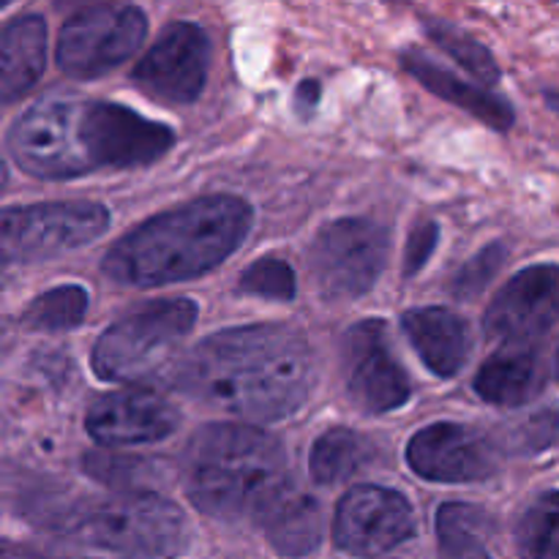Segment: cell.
I'll return each mask as SVG.
<instances>
[{
	"label": "cell",
	"mask_w": 559,
	"mask_h": 559,
	"mask_svg": "<svg viewBox=\"0 0 559 559\" xmlns=\"http://www.w3.org/2000/svg\"><path fill=\"white\" fill-rule=\"evenodd\" d=\"M473 559H489V557H486V555H484V551H480V555H475Z\"/></svg>",
	"instance_id": "35"
},
{
	"label": "cell",
	"mask_w": 559,
	"mask_h": 559,
	"mask_svg": "<svg viewBox=\"0 0 559 559\" xmlns=\"http://www.w3.org/2000/svg\"><path fill=\"white\" fill-rule=\"evenodd\" d=\"M426 33H429V38L442 49V52L451 55L459 66H464L469 74L478 76L484 85L500 82V69H497L489 49L480 41H475V38L469 36V33H464L462 27L442 20H429L426 22Z\"/></svg>",
	"instance_id": "26"
},
{
	"label": "cell",
	"mask_w": 559,
	"mask_h": 559,
	"mask_svg": "<svg viewBox=\"0 0 559 559\" xmlns=\"http://www.w3.org/2000/svg\"><path fill=\"white\" fill-rule=\"evenodd\" d=\"M87 306H91V298H87L85 289L76 287V284H66V287H55L38 295L22 314V325L27 331L44 333L71 331L85 320Z\"/></svg>",
	"instance_id": "24"
},
{
	"label": "cell",
	"mask_w": 559,
	"mask_h": 559,
	"mask_svg": "<svg viewBox=\"0 0 559 559\" xmlns=\"http://www.w3.org/2000/svg\"><path fill=\"white\" fill-rule=\"evenodd\" d=\"M559 322V265H533L511 278L486 309L495 342L533 344Z\"/></svg>",
	"instance_id": "14"
},
{
	"label": "cell",
	"mask_w": 559,
	"mask_h": 559,
	"mask_svg": "<svg viewBox=\"0 0 559 559\" xmlns=\"http://www.w3.org/2000/svg\"><path fill=\"white\" fill-rule=\"evenodd\" d=\"M544 382L546 369L538 349L533 344H506L480 366L475 391L497 407H522L538 396Z\"/></svg>",
	"instance_id": "17"
},
{
	"label": "cell",
	"mask_w": 559,
	"mask_h": 559,
	"mask_svg": "<svg viewBox=\"0 0 559 559\" xmlns=\"http://www.w3.org/2000/svg\"><path fill=\"white\" fill-rule=\"evenodd\" d=\"M249 227L251 207L240 197H202L126 233L104 257V273L140 289L189 282L222 265Z\"/></svg>",
	"instance_id": "2"
},
{
	"label": "cell",
	"mask_w": 559,
	"mask_h": 559,
	"mask_svg": "<svg viewBox=\"0 0 559 559\" xmlns=\"http://www.w3.org/2000/svg\"><path fill=\"white\" fill-rule=\"evenodd\" d=\"M151 467L142 459H109V456H85V469L96 480L112 486H136L145 480V469Z\"/></svg>",
	"instance_id": "30"
},
{
	"label": "cell",
	"mask_w": 559,
	"mask_h": 559,
	"mask_svg": "<svg viewBox=\"0 0 559 559\" xmlns=\"http://www.w3.org/2000/svg\"><path fill=\"white\" fill-rule=\"evenodd\" d=\"M11 3V0H3V5H9Z\"/></svg>",
	"instance_id": "36"
},
{
	"label": "cell",
	"mask_w": 559,
	"mask_h": 559,
	"mask_svg": "<svg viewBox=\"0 0 559 559\" xmlns=\"http://www.w3.org/2000/svg\"><path fill=\"white\" fill-rule=\"evenodd\" d=\"M267 540L278 555L304 557L322 540V508L309 495L289 489L262 519Z\"/></svg>",
	"instance_id": "21"
},
{
	"label": "cell",
	"mask_w": 559,
	"mask_h": 559,
	"mask_svg": "<svg viewBox=\"0 0 559 559\" xmlns=\"http://www.w3.org/2000/svg\"><path fill=\"white\" fill-rule=\"evenodd\" d=\"M47 66V22L38 14L16 16L0 38V96L5 104L25 96Z\"/></svg>",
	"instance_id": "20"
},
{
	"label": "cell",
	"mask_w": 559,
	"mask_h": 559,
	"mask_svg": "<svg viewBox=\"0 0 559 559\" xmlns=\"http://www.w3.org/2000/svg\"><path fill=\"white\" fill-rule=\"evenodd\" d=\"M407 464L437 484H473L497 469L495 448L473 429L459 424H435L409 440Z\"/></svg>",
	"instance_id": "15"
},
{
	"label": "cell",
	"mask_w": 559,
	"mask_h": 559,
	"mask_svg": "<svg viewBox=\"0 0 559 559\" xmlns=\"http://www.w3.org/2000/svg\"><path fill=\"white\" fill-rule=\"evenodd\" d=\"M178 424V409L153 391L109 393L87 409L85 418L87 435L104 448L158 442L173 435Z\"/></svg>",
	"instance_id": "16"
},
{
	"label": "cell",
	"mask_w": 559,
	"mask_h": 559,
	"mask_svg": "<svg viewBox=\"0 0 559 559\" xmlns=\"http://www.w3.org/2000/svg\"><path fill=\"white\" fill-rule=\"evenodd\" d=\"M437 240H440V227L437 224L424 222L413 229L407 240V251H404V276H415L429 262L431 251L437 249Z\"/></svg>",
	"instance_id": "31"
},
{
	"label": "cell",
	"mask_w": 559,
	"mask_h": 559,
	"mask_svg": "<svg viewBox=\"0 0 559 559\" xmlns=\"http://www.w3.org/2000/svg\"><path fill=\"white\" fill-rule=\"evenodd\" d=\"M238 289L246 295H257V298H273V300H293L295 298V273L289 262L282 257H262V260L251 262L243 273H240Z\"/></svg>",
	"instance_id": "27"
},
{
	"label": "cell",
	"mask_w": 559,
	"mask_h": 559,
	"mask_svg": "<svg viewBox=\"0 0 559 559\" xmlns=\"http://www.w3.org/2000/svg\"><path fill=\"white\" fill-rule=\"evenodd\" d=\"M559 431V415L546 409V413L530 415L522 424H513L508 437H511L513 451H540V448H549L557 440Z\"/></svg>",
	"instance_id": "29"
},
{
	"label": "cell",
	"mask_w": 559,
	"mask_h": 559,
	"mask_svg": "<svg viewBox=\"0 0 559 559\" xmlns=\"http://www.w3.org/2000/svg\"><path fill=\"white\" fill-rule=\"evenodd\" d=\"M186 396L249 420H282L309 399L314 358L287 325H246L207 336L175 374Z\"/></svg>",
	"instance_id": "1"
},
{
	"label": "cell",
	"mask_w": 559,
	"mask_h": 559,
	"mask_svg": "<svg viewBox=\"0 0 559 559\" xmlns=\"http://www.w3.org/2000/svg\"><path fill=\"white\" fill-rule=\"evenodd\" d=\"M211 41L194 22H175L136 63L134 82L167 104H191L205 87Z\"/></svg>",
	"instance_id": "13"
},
{
	"label": "cell",
	"mask_w": 559,
	"mask_h": 559,
	"mask_svg": "<svg viewBox=\"0 0 559 559\" xmlns=\"http://www.w3.org/2000/svg\"><path fill=\"white\" fill-rule=\"evenodd\" d=\"M489 516L475 506L448 502L437 511V540L448 559H473L484 551Z\"/></svg>",
	"instance_id": "23"
},
{
	"label": "cell",
	"mask_w": 559,
	"mask_h": 559,
	"mask_svg": "<svg viewBox=\"0 0 559 559\" xmlns=\"http://www.w3.org/2000/svg\"><path fill=\"white\" fill-rule=\"evenodd\" d=\"M404 333L426 369L437 377H453L469 358V328L448 309H415L404 314Z\"/></svg>",
	"instance_id": "19"
},
{
	"label": "cell",
	"mask_w": 559,
	"mask_h": 559,
	"mask_svg": "<svg viewBox=\"0 0 559 559\" xmlns=\"http://www.w3.org/2000/svg\"><path fill=\"white\" fill-rule=\"evenodd\" d=\"M391 235L371 218H338L320 229L311 246V271L328 300H355L369 293L385 267Z\"/></svg>",
	"instance_id": "7"
},
{
	"label": "cell",
	"mask_w": 559,
	"mask_h": 559,
	"mask_svg": "<svg viewBox=\"0 0 559 559\" xmlns=\"http://www.w3.org/2000/svg\"><path fill=\"white\" fill-rule=\"evenodd\" d=\"M58 9H87V5H96V0H55Z\"/></svg>",
	"instance_id": "33"
},
{
	"label": "cell",
	"mask_w": 559,
	"mask_h": 559,
	"mask_svg": "<svg viewBox=\"0 0 559 559\" xmlns=\"http://www.w3.org/2000/svg\"><path fill=\"white\" fill-rule=\"evenodd\" d=\"M82 102L47 98L16 118L9 134V151L25 173L47 180L80 178L93 173L80 140Z\"/></svg>",
	"instance_id": "8"
},
{
	"label": "cell",
	"mask_w": 559,
	"mask_h": 559,
	"mask_svg": "<svg viewBox=\"0 0 559 559\" xmlns=\"http://www.w3.org/2000/svg\"><path fill=\"white\" fill-rule=\"evenodd\" d=\"M522 559H559V491L540 495L519 522Z\"/></svg>",
	"instance_id": "25"
},
{
	"label": "cell",
	"mask_w": 559,
	"mask_h": 559,
	"mask_svg": "<svg viewBox=\"0 0 559 559\" xmlns=\"http://www.w3.org/2000/svg\"><path fill=\"white\" fill-rule=\"evenodd\" d=\"M402 63L404 69H407L420 85L429 87L435 96L456 104V107H462L464 112H469L473 118L484 120L491 129L506 131L513 126V118H516V115H513V107L502 96L491 93L489 87L464 82L462 76L448 71L445 66L431 60L429 55L420 52V49H407V52L402 55Z\"/></svg>",
	"instance_id": "18"
},
{
	"label": "cell",
	"mask_w": 559,
	"mask_h": 559,
	"mask_svg": "<svg viewBox=\"0 0 559 559\" xmlns=\"http://www.w3.org/2000/svg\"><path fill=\"white\" fill-rule=\"evenodd\" d=\"M109 227V211L98 202H44L9 207L0 229L5 260H47L93 243Z\"/></svg>",
	"instance_id": "9"
},
{
	"label": "cell",
	"mask_w": 559,
	"mask_h": 559,
	"mask_svg": "<svg viewBox=\"0 0 559 559\" xmlns=\"http://www.w3.org/2000/svg\"><path fill=\"white\" fill-rule=\"evenodd\" d=\"M80 140L93 169L145 167L173 147L169 126L115 102H82Z\"/></svg>",
	"instance_id": "10"
},
{
	"label": "cell",
	"mask_w": 559,
	"mask_h": 559,
	"mask_svg": "<svg viewBox=\"0 0 559 559\" xmlns=\"http://www.w3.org/2000/svg\"><path fill=\"white\" fill-rule=\"evenodd\" d=\"M183 473L189 500L224 522H262L293 489L282 442L240 424L202 429L189 442Z\"/></svg>",
	"instance_id": "3"
},
{
	"label": "cell",
	"mask_w": 559,
	"mask_h": 559,
	"mask_svg": "<svg viewBox=\"0 0 559 559\" xmlns=\"http://www.w3.org/2000/svg\"><path fill=\"white\" fill-rule=\"evenodd\" d=\"M502 262H506V246L502 243H491L486 249H480L462 271L453 276V287L451 293L462 300H473L484 293L486 287L491 284V278L500 273Z\"/></svg>",
	"instance_id": "28"
},
{
	"label": "cell",
	"mask_w": 559,
	"mask_h": 559,
	"mask_svg": "<svg viewBox=\"0 0 559 559\" xmlns=\"http://www.w3.org/2000/svg\"><path fill=\"white\" fill-rule=\"evenodd\" d=\"M415 535L407 497L382 486H355L342 497L333 519V544L355 557H380Z\"/></svg>",
	"instance_id": "11"
},
{
	"label": "cell",
	"mask_w": 559,
	"mask_h": 559,
	"mask_svg": "<svg viewBox=\"0 0 559 559\" xmlns=\"http://www.w3.org/2000/svg\"><path fill=\"white\" fill-rule=\"evenodd\" d=\"M58 538L80 559H173L183 551L189 527L169 500L131 491L69 513Z\"/></svg>",
	"instance_id": "4"
},
{
	"label": "cell",
	"mask_w": 559,
	"mask_h": 559,
	"mask_svg": "<svg viewBox=\"0 0 559 559\" xmlns=\"http://www.w3.org/2000/svg\"><path fill=\"white\" fill-rule=\"evenodd\" d=\"M344 371L349 399L364 413H393L409 402L413 385L388 347V328L382 320L358 322L344 336Z\"/></svg>",
	"instance_id": "12"
},
{
	"label": "cell",
	"mask_w": 559,
	"mask_h": 559,
	"mask_svg": "<svg viewBox=\"0 0 559 559\" xmlns=\"http://www.w3.org/2000/svg\"><path fill=\"white\" fill-rule=\"evenodd\" d=\"M197 322L189 298H169L131 311L93 347V371L104 382H134L153 374Z\"/></svg>",
	"instance_id": "5"
},
{
	"label": "cell",
	"mask_w": 559,
	"mask_h": 559,
	"mask_svg": "<svg viewBox=\"0 0 559 559\" xmlns=\"http://www.w3.org/2000/svg\"><path fill=\"white\" fill-rule=\"evenodd\" d=\"M371 456V445L353 429H331L314 442L309 456L311 478L322 486H333L358 473Z\"/></svg>",
	"instance_id": "22"
},
{
	"label": "cell",
	"mask_w": 559,
	"mask_h": 559,
	"mask_svg": "<svg viewBox=\"0 0 559 559\" xmlns=\"http://www.w3.org/2000/svg\"><path fill=\"white\" fill-rule=\"evenodd\" d=\"M317 102H320V85L314 80H304L298 85V93H295V104H298L300 115L314 112Z\"/></svg>",
	"instance_id": "32"
},
{
	"label": "cell",
	"mask_w": 559,
	"mask_h": 559,
	"mask_svg": "<svg viewBox=\"0 0 559 559\" xmlns=\"http://www.w3.org/2000/svg\"><path fill=\"white\" fill-rule=\"evenodd\" d=\"M555 374H557V382H559V353H557V364H555Z\"/></svg>",
	"instance_id": "34"
},
{
	"label": "cell",
	"mask_w": 559,
	"mask_h": 559,
	"mask_svg": "<svg viewBox=\"0 0 559 559\" xmlns=\"http://www.w3.org/2000/svg\"><path fill=\"white\" fill-rule=\"evenodd\" d=\"M147 36V20L136 5L96 3L80 9L58 38V66L76 80H96L123 66Z\"/></svg>",
	"instance_id": "6"
}]
</instances>
